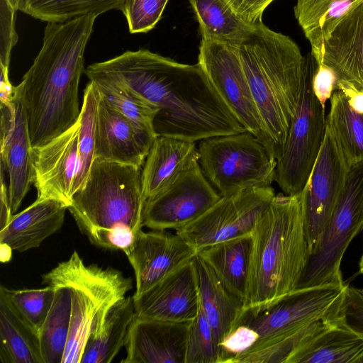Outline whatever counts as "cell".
<instances>
[{
	"label": "cell",
	"instance_id": "6da1fadb",
	"mask_svg": "<svg viewBox=\"0 0 363 363\" xmlns=\"http://www.w3.org/2000/svg\"><path fill=\"white\" fill-rule=\"evenodd\" d=\"M113 79L158 108L157 136L195 142L247 131L199 65L177 62L146 49L126 51Z\"/></svg>",
	"mask_w": 363,
	"mask_h": 363
},
{
	"label": "cell",
	"instance_id": "7a4b0ae2",
	"mask_svg": "<svg viewBox=\"0 0 363 363\" xmlns=\"http://www.w3.org/2000/svg\"><path fill=\"white\" fill-rule=\"evenodd\" d=\"M96 16L48 22L42 48L18 85L32 147L43 145L79 120L84 51Z\"/></svg>",
	"mask_w": 363,
	"mask_h": 363
},
{
	"label": "cell",
	"instance_id": "3957f363",
	"mask_svg": "<svg viewBox=\"0 0 363 363\" xmlns=\"http://www.w3.org/2000/svg\"><path fill=\"white\" fill-rule=\"evenodd\" d=\"M276 160L280 156L300 100L308 57L290 37L262 22L236 45Z\"/></svg>",
	"mask_w": 363,
	"mask_h": 363
},
{
	"label": "cell",
	"instance_id": "277c9868",
	"mask_svg": "<svg viewBox=\"0 0 363 363\" xmlns=\"http://www.w3.org/2000/svg\"><path fill=\"white\" fill-rule=\"evenodd\" d=\"M243 312L261 311L296 289L310 250L303 191L275 195L252 233Z\"/></svg>",
	"mask_w": 363,
	"mask_h": 363
},
{
	"label": "cell",
	"instance_id": "5b68a950",
	"mask_svg": "<svg viewBox=\"0 0 363 363\" xmlns=\"http://www.w3.org/2000/svg\"><path fill=\"white\" fill-rule=\"evenodd\" d=\"M145 201L141 168L94 158L68 210L92 245L127 255L142 230Z\"/></svg>",
	"mask_w": 363,
	"mask_h": 363
},
{
	"label": "cell",
	"instance_id": "8992f818",
	"mask_svg": "<svg viewBox=\"0 0 363 363\" xmlns=\"http://www.w3.org/2000/svg\"><path fill=\"white\" fill-rule=\"evenodd\" d=\"M42 278L43 284L69 292L70 327L62 363H80L89 336L101 328L111 307L125 297L132 279L111 267L85 264L76 251Z\"/></svg>",
	"mask_w": 363,
	"mask_h": 363
},
{
	"label": "cell",
	"instance_id": "52a82bcc",
	"mask_svg": "<svg viewBox=\"0 0 363 363\" xmlns=\"http://www.w3.org/2000/svg\"><path fill=\"white\" fill-rule=\"evenodd\" d=\"M198 151L203 174L221 197L275 181L277 160L248 131L202 139Z\"/></svg>",
	"mask_w": 363,
	"mask_h": 363
},
{
	"label": "cell",
	"instance_id": "ba28073f",
	"mask_svg": "<svg viewBox=\"0 0 363 363\" xmlns=\"http://www.w3.org/2000/svg\"><path fill=\"white\" fill-rule=\"evenodd\" d=\"M318 64L311 55L300 100L277 160L275 182L283 194L296 195L305 188L321 148L326 129L325 104L313 86Z\"/></svg>",
	"mask_w": 363,
	"mask_h": 363
},
{
	"label": "cell",
	"instance_id": "9c48e42d",
	"mask_svg": "<svg viewBox=\"0 0 363 363\" xmlns=\"http://www.w3.org/2000/svg\"><path fill=\"white\" fill-rule=\"evenodd\" d=\"M363 229V161L349 169L335 211L309 255L296 289L342 284L341 262L353 238Z\"/></svg>",
	"mask_w": 363,
	"mask_h": 363
},
{
	"label": "cell",
	"instance_id": "30bf717a",
	"mask_svg": "<svg viewBox=\"0 0 363 363\" xmlns=\"http://www.w3.org/2000/svg\"><path fill=\"white\" fill-rule=\"evenodd\" d=\"M347 286L344 282L297 289L261 311L243 312L238 325H245L258 335L250 350L309 323L334 318Z\"/></svg>",
	"mask_w": 363,
	"mask_h": 363
},
{
	"label": "cell",
	"instance_id": "8fae6325",
	"mask_svg": "<svg viewBox=\"0 0 363 363\" xmlns=\"http://www.w3.org/2000/svg\"><path fill=\"white\" fill-rule=\"evenodd\" d=\"M271 186L246 189L221 197L203 215L176 231L197 252L208 246L252 235L275 196Z\"/></svg>",
	"mask_w": 363,
	"mask_h": 363
},
{
	"label": "cell",
	"instance_id": "7c38bea8",
	"mask_svg": "<svg viewBox=\"0 0 363 363\" xmlns=\"http://www.w3.org/2000/svg\"><path fill=\"white\" fill-rule=\"evenodd\" d=\"M198 63L243 128L272 153L271 145L254 101L238 48L202 39Z\"/></svg>",
	"mask_w": 363,
	"mask_h": 363
},
{
	"label": "cell",
	"instance_id": "4fadbf2b",
	"mask_svg": "<svg viewBox=\"0 0 363 363\" xmlns=\"http://www.w3.org/2000/svg\"><path fill=\"white\" fill-rule=\"evenodd\" d=\"M349 169L325 129L318 156L303 190L304 225L310 253L317 246L335 211Z\"/></svg>",
	"mask_w": 363,
	"mask_h": 363
},
{
	"label": "cell",
	"instance_id": "5bb4252c",
	"mask_svg": "<svg viewBox=\"0 0 363 363\" xmlns=\"http://www.w3.org/2000/svg\"><path fill=\"white\" fill-rule=\"evenodd\" d=\"M220 198L199 164L162 193L146 199L143 225L152 230L177 231L203 215Z\"/></svg>",
	"mask_w": 363,
	"mask_h": 363
},
{
	"label": "cell",
	"instance_id": "9a60e30c",
	"mask_svg": "<svg viewBox=\"0 0 363 363\" xmlns=\"http://www.w3.org/2000/svg\"><path fill=\"white\" fill-rule=\"evenodd\" d=\"M1 166L9 176L11 210L18 209L34 183L33 147L20 91L13 99L1 104Z\"/></svg>",
	"mask_w": 363,
	"mask_h": 363
},
{
	"label": "cell",
	"instance_id": "2e32d148",
	"mask_svg": "<svg viewBox=\"0 0 363 363\" xmlns=\"http://www.w3.org/2000/svg\"><path fill=\"white\" fill-rule=\"evenodd\" d=\"M184 238L166 230H141L132 250L125 255L135 274L133 297L147 291L197 255Z\"/></svg>",
	"mask_w": 363,
	"mask_h": 363
},
{
	"label": "cell",
	"instance_id": "e0dca14e",
	"mask_svg": "<svg viewBox=\"0 0 363 363\" xmlns=\"http://www.w3.org/2000/svg\"><path fill=\"white\" fill-rule=\"evenodd\" d=\"M79 121L47 143L32 150L37 199H54L68 207L77 171Z\"/></svg>",
	"mask_w": 363,
	"mask_h": 363
},
{
	"label": "cell",
	"instance_id": "ac0fdd59",
	"mask_svg": "<svg viewBox=\"0 0 363 363\" xmlns=\"http://www.w3.org/2000/svg\"><path fill=\"white\" fill-rule=\"evenodd\" d=\"M133 298L137 316L189 323L196 315L199 306L198 280L193 259Z\"/></svg>",
	"mask_w": 363,
	"mask_h": 363
},
{
	"label": "cell",
	"instance_id": "d6986e66",
	"mask_svg": "<svg viewBox=\"0 0 363 363\" xmlns=\"http://www.w3.org/2000/svg\"><path fill=\"white\" fill-rule=\"evenodd\" d=\"M189 323L135 316L129 326L123 363H185Z\"/></svg>",
	"mask_w": 363,
	"mask_h": 363
},
{
	"label": "cell",
	"instance_id": "ffe728a7",
	"mask_svg": "<svg viewBox=\"0 0 363 363\" xmlns=\"http://www.w3.org/2000/svg\"><path fill=\"white\" fill-rule=\"evenodd\" d=\"M320 65L334 73L335 84L363 91V2L348 11L324 41Z\"/></svg>",
	"mask_w": 363,
	"mask_h": 363
},
{
	"label": "cell",
	"instance_id": "44dd1931",
	"mask_svg": "<svg viewBox=\"0 0 363 363\" xmlns=\"http://www.w3.org/2000/svg\"><path fill=\"white\" fill-rule=\"evenodd\" d=\"M199 164V153L195 142L169 136H157L142 170L145 199L157 196Z\"/></svg>",
	"mask_w": 363,
	"mask_h": 363
},
{
	"label": "cell",
	"instance_id": "7402d4cb",
	"mask_svg": "<svg viewBox=\"0 0 363 363\" xmlns=\"http://www.w3.org/2000/svg\"><path fill=\"white\" fill-rule=\"evenodd\" d=\"M146 157L131 123L100 95L95 125L94 158L141 168Z\"/></svg>",
	"mask_w": 363,
	"mask_h": 363
},
{
	"label": "cell",
	"instance_id": "603a6c76",
	"mask_svg": "<svg viewBox=\"0 0 363 363\" xmlns=\"http://www.w3.org/2000/svg\"><path fill=\"white\" fill-rule=\"evenodd\" d=\"M68 206L54 199H37L23 211L13 215L0 230V243L24 252L38 247L62 226Z\"/></svg>",
	"mask_w": 363,
	"mask_h": 363
},
{
	"label": "cell",
	"instance_id": "cb8c5ba5",
	"mask_svg": "<svg viewBox=\"0 0 363 363\" xmlns=\"http://www.w3.org/2000/svg\"><path fill=\"white\" fill-rule=\"evenodd\" d=\"M193 262L198 280L199 303L219 347L220 342L238 326L244 303L230 294L198 255Z\"/></svg>",
	"mask_w": 363,
	"mask_h": 363
},
{
	"label": "cell",
	"instance_id": "d4e9b609",
	"mask_svg": "<svg viewBox=\"0 0 363 363\" xmlns=\"http://www.w3.org/2000/svg\"><path fill=\"white\" fill-rule=\"evenodd\" d=\"M288 363H363V338L332 320Z\"/></svg>",
	"mask_w": 363,
	"mask_h": 363
},
{
	"label": "cell",
	"instance_id": "484cf974",
	"mask_svg": "<svg viewBox=\"0 0 363 363\" xmlns=\"http://www.w3.org/2000/svg\"><path fill=\"white\" fill-rule=\"evenodd\" d=\"M252 242V235H245L208 246L197 253L223 285L243 303L246 297Z\"/></svg>",
	"mask_w": 363,
	"mask_h": 363
},
{
	"label": "cell",
	"instance_id": "4316f807",
	"mask_svg": "<svg viewBox=\"0 0 363 363\" xmlns=\"http://www.w3.org/2000/svg\"><path fill=\"white\" fill-rule=\"evenodd\" d=\"M85 74L95 84L101 96L131 123L147 155L157 137L154 120L158 108L123 84L105 76Z\"/></svg>",
	"mask_w": 363,
	"mask_h": 363
},
{
	"label": "cell",
	"instance_id": "83f0119b",
	"mask_svg": "<svg viewBox=\"0 0 363 363\" xmlns=\"http://www.w3.org/2000/svg\"><path fill=\"white\" fill-rule=\"evenodd\" d=\"M0 359L2 363H45L39 333L0 291Z\"/></svg>",
	"mask_w": 363,
	"mask_h": 363
},
{
	"label": "cell",
	"instance_id": "f1b7e54d",
	"mask_svg": "<svg viewBox=\"0 0 363 363\" xmlns=\"http://www.w3.org/2000/svg\"><path fill=\"white\" fill-rule=\"evenodd\" d=\"M363 0H297L294 16L311 47V55L321 65L323 43L341 18Z\"/></svg>",
	"mask_w": 363,
	"mask_h": 363
},
{
	"label": "cell",
	"instance_id": "f546056e",
	"mask_svg": "<svg viewBox=\"0 0 363 363\" xmlns=\"http://www.w3.org/2000/svg\"><path fill=\"white\" fill-rule=\"evenodd\" d=\"M135 314L133 296L125 297L113 304L101 328L89 336L80 363L111 362L125 346Z\"/></svg>",
	"mask_w": 363,
	"mask_h": 363
},
{
	"label": "cell",
	"instance_id": "4dcf8cb0",
	"mask_svg": "<svg viewBox=\"0 0 363 363\" xmlns=\"http://www.w3.org/2000/svg\"><path fill=\"white\" fill-rule=\"evenodd\" d=\"M326 117V130L330 133L342 157L350 169L363 161V113L354 111L345 94L335 89Z\"/></svg>",
	"mask_w": 363,
	"mask_h": 363
},
{
	"label": "cell",
	"instance_id": "1f68e13d",
	"mask_svg": "<svg viewBox=\"0 0 363 363\" xmlns=\"http://www.w3.org/2000/svg\"><path fill=\"white\" fill-rule=\"evenodd\" d=\"M199 21L202 39L237 45L251 25L244 21L227 0H189Z\"/></svg>",
	"mask_w": 363,
	"mask_h": 363
},
{
	"label": "cell",
	"instance_id": "d6a6232c",
	"mask_svg": "<svg viewBox=\"0 0 363 363\" xmlns=\"http://www.w3.org/2000/svg\"><path fill=\"white\" fill-rule=\"evenodd\" d=\"M123 0H18L17 9L47 23H62L86 15L121 9Z\"/></svg>",
	"mask_w": 363,
	"mask_h": 363
},
{
	"label": "cell",
	"instance_id": "836d02e7",
	"mask_svg": "<svg viewBox=\"0 0 363 363\" xmlns=\"http://www.w3.org/2000/svg\"><path fill=\"white\" fill-rule=\"evenodd\" d=\"M54 288L53 303L39 334L45 363H62L70 327L69 292L64 286Z\"/></svg>",
	"mask_w": 363,
	"mask_h": 363
},
{
	"label": "cell",
	"instance_id": "e575fe53",
	"mask_svg": "<svg viewBox=\"0 0 363 363\" xmlns=\"http://www.w3.org/2000/svg\"><path fill=\"white\" fill-rule=\"evenodd\" d=\"M100 94L95 84L89 82L84 89L79 118L78 161L73 194L85 182L94 160L95 125Z\"/></svg>",
	"mask_w": 363,
	"mask_h": 363
},
{
	"label": "cell",
	"instance_id": "d590c367",
	"mask_svg": "<svg viewBox=\"0 0 363 363\" xmlns=\"http://www.w3.org/2000/svg\"><path fill=\"white\" fill-rule=\"evenodd\" d=\"M16 311L40 334L53 303L55 289L47 285L42 289H9L1 286Z\"/></svg>",
	"mask_w": 363,
	"mask_h": 363
},
{
	"label": "cell",
	"instance_id": "8d00e7d4",
	"mask_svg": "<svg viewBox=\"0 0 363 363\" xmlns=\"http://www.w3.org/2000/svg\"><path fill=\"white\" fill-rule=\"evenodd\" d=\"M219 347L200 303L195 318L189 323L185 363H218Z\"/></svg>",
	"mask_w": 363,
	"mask_h": 363
},
{
	"label": "cell",
	"instance_id": "74e56055",
	"mask_svg": "<svg viewBox=\"0 0 363 363\" xmlns=\"http://www.w3.org/2000/svg\"><path fill=\"white\" fill-rule=\"evenodd\" d=\"M169 0H123L121 11L131 33H146L161 18Z\"/></svg>",
	"mask_w": 363,
	"mask_h": 363
},
{
	"label": "cell",
	"instance_id": "f35d334b",
	"mask_svg": "<svg viewBox=\"0 0 363 363\" xmlns=\"http://www.w3.org/2000/svg\"><path fill=\"white\" fill-rule=\"evenodd\" d=\"M258 335L250 327L239 324L219 345L218 363H235L257 342Z\"/></svg>",
	"mask_w": 363,
	"mask_h": 363
},
{
	"label": "cell",
	"instance_id": "ab89813d",
	"mask_svg": "<svg viewBox=\"0 0 363 363\" xmlns=\"http://www.w3.org/2000/svg\"><path fill=\"white\" fill-rule=\"evenodd\" d=\"M335 320L363 338V293L347 285Z\"/></svg>",
	"mask_w": 363,
	"mask_h": 363
},
{
	"label": "cell",
	"instance_id": "60d3db41",
	"mask_svg": "<svg viewBox=\"0 0 363 363\" xmlns=\"http://www.w3.org/2000/svg\"><path fill=\"white\" fill-rule=\"evenodd\" d=\"M17 11L9 0H0V65L6 67H9L11 50L18 41Z\"/></svg>",
	"mask_w": 363,
	"mask_h": 363
},
{
	"label": "cell",
	"instance_id": "b9f144b4",
	"mask_svg": "<svg viewBox=\"0 0 363 363\" xmlns=\"http://www.w3.org/2000/svg\"><path fill=\"white\" fill-rule=\"evenodd\" d=\"M274 0H227L236 13L247 23L253 26L262 22L265 9Z\"/></svg>",
	"mask_w": 363,
	"mask_h": 363
},
{
	"label": "cell",
	"instance_id": "7bdbcfd3",
	"mask_svg": "<svg viewBox=\"0 0 363 363\" xmlns=\"http://www.w3.org/2000/svg\"><path fill=\"white\" fill-rule=\"evenodd\" d=\"M336 79L334 73L323 65H318L313 77V90L317 98L325 105L335 89Z\"/></svg>",
	"mask_w": 363,
	"mask_h": 363
},
{
	"label": "cell",
	"instance_id": "ee69618b",
	"mask_svg": "<svg viewBox=\"0 0 363 363\" xmlns=\"http://www.w3.org/2000/svg\"><path fill=\"white\" fill-rule=\"evenodd\" d=\"M5 169L1 166V214L0 230L4 228L13 216L10 206L9 187L5 184Z\"/></svg>",
	"mask_w": 363,
	"mask_h": 363
},
{
	"label": "cell",
	"instance_id": "f6af8a7d",
	"mask_svg": "<svg viewBox=\"0 0 363 363\" xmlns=\"http://www.w3.org/2000/svg\"><path fill=\"white\" fill-rule=\"evenodd\" d=\"M335 89H340L345 94L350 105L354 111L363 113L362 91L355 89L350 86L342 84H335Z\"/></svg>",
	"mask_w": 363,
	"mask_h": 363
},
{
	"label": "cell",
	"instance_id": "bcb514c9",
	"mask_svg": "<svg viewBox=\"0 0 363 363\" xmlns=\"http://www.w3.org/2000/svg\"><path fill=\"white\" fill-rule=\"evenodd\" d=\"M0 100L1 104H6L11 101L16 94V86H13L9 79V67L0 65Z\"/></svg>",
	"mask_w": 363,
	"mask_h": 363
},
{
	"label": "cell",
	"instance_id": "7dc6e473",
	"mask_svg": "<svg viewBox=\"0 0 363 363\" xmlns=\"http://www.w3.org/2000/svg\"><path fill=\"white\" fill-rule=\"evenodd\" d=\"M1 248V261L7 262L11 258L12 249L6 244L0 243Z\"/></svg>",
	"mask_w": 363,
	"mask_h": 363
},
{
	"label": "cell",
	"instance_id": "c3c4849f",
	"mask_svg": "<svg viewBox=\"0 0 363 363\" xmlns=\"http://www.w3.org/2000/svg\"><path fill=\"white\" fill-rule=\"evenodd\" d=\"M359 273L363 275V253H362V255L360 261H359Z\"/></svg>",
	"mask_w": 363,
	"mask_h": 363
},
{
	"label": "cell",
	"instance_id": "681fc988",
	"mask_svg": "<svg viewBox=\"0 0 363 363\" xmlns=\"http://www.w3.org/2000/svg\"><path fill=\"white\" fill-rule=\"evenodd\" d=\"M9 1L11 3V4H12L14 7L17 8L18 3V0H9Z\"/></svg>",
	"mask_w": 363,
	"mask_h": 363
},
{
	"label": "cell",
	"instance_id": "f907efd6",
	"mask_svg": "<svg viewBox=\"0 0 363 363\" xmlns=\"http://www.w3.org/2000/svg\"><path fill=\"white\" fill-rule=\"evenodd\" d=\"M360 291L363 293V289H360Z\"/></svg>",
	"mask_w": 363,
	"mask_h": 363
}]
</instances>
